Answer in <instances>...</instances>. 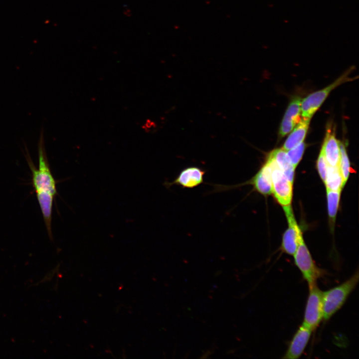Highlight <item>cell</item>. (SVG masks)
Listing matches in <instances>:
<instances>
[{
  "label": "cell",
  "instance_id": "6",
  "mask_svg": "<svg viewBox=\"0 0 359 359\" xmlns=\"http://www.w3.org/2000/svg\"><path fill=\"white\" fill-rule=\"evenodd\" d=\"M266 163L271 169L272 192L283 206L289 205L292 197V183L286 178L273 158L268 156Z\"/></svg>",
  "mask_w": 359,
  "mask_h": 359
},
{
  "label": "cell",
  "instance_id": "10",
  "mask_svg": "<svg viewBox=\"0 0 359 359\" xmlns=\"http://www.w3.org/2000/svg\"><path fill=\"white\" fill-rule=\"evenodd\" d=\"M322 150L329 166H340L341 153L339 141L336 138L335 131L332 126L327 129Z\"/></svg>",
  "mask_w": 359,
  "mask_h": 359
},
{
  "label": "cell",
  "instance_id": "1",
  "mask_svg": "<svg viewBox=\"0 0 359 359\" xmlns=\"http://www.w3.org/2000/svg\"><path fill=\"white\" fill-rule=\"evenodd\" d=\"M25 158L32 174V184L35 192L45 191L55 196L57 194L56 181L54 179L46 157L43 131L42 130L38 143V167L36 169L27 152L26 147Z\"/></svg>",
  "mask_w": 359,
  "mask_h": 359
},
{
  "label": "cell",
  "instance_id": "16",
  "mask_svg": "<svg viewBox=\"0 0 359 359\" xmlns=\"http://www.w3.org/2000/svg\"><path fill=\"white\" fill-rule=\"evenodd\" d=\"M340 192L327 189L328 214L333 221L335 220L339 207Z\"/></svg>",
  "mask_w": 359,
  "mask_h": 359
},
{
  "label": "cell",
  "instance_id": "19",
  "mask_svg": "<svg viewBox=\"0 0 359 359\" xmlns=\"http://www.w3.org/2000/svg\"><path fill=\"white\" fill-rule=\"evenodd\" d=\"M328 164L326 160L323 151L321 149L317 160V167L320 176L325 182L327 172Z\"/></svg>",
  "mask_w": 359,
  "mask_h": 359
},
{
  "label": "cell",
  "instance_id": "2",
  "mask_svg": "<svg viewBox=\"0 0 359 359\" xmlns=\"http://www.w3.org/2000/svg\"><path fill=\"white\" fill-rule=\"evenodd\" d=\"M359 271L342 284L323 292V319H330L345 303L359 282Z\"/></svg>",
  "mask_w": 359,
  "mask_h": 359
},
{
  "label": "cell",
  "instance_id": "18",
  "mask_svg": "<svg viewBox=\"0 0 359 359\" xmlns=\"http://www.w3.org/2000/svg\"><path fill=\"white\" fill-rule=\"evenodd\" d=\"M305 144L303 142L286 153L291 164L296 168L301 160L305 149Z\"/></svg>",
  "mask_w": 359,
  "mask_h": 359
},
{
  "label": "cell",
  "instance_id": "9",
  "mask_svg": "<svg viewBox=\"0 0 359 359\" xmlns=\"http://www.w3.org/2000/svg\"><path fill=\"white\" fill-rule=\"evenodd\" d=\"M312 332L310 328L302 323L293 336L283 358L299 359L306 348Z\"/></svg>",
  "mask_w": 359,
  "mask_h": 359
},
{
  "label": "cell",
  "instance_id": "11",
  "mask_svg": "<svg viewBox=\"0 0 359 359\" xmlns=\"http://www.w3.org/2000/svg\"><path fill=\"white\" fill-rule=\"evenodd\" d=\"M300 97H295L290 103L281 122L279 135L284 137L290 133L301 120Z\"/></svg>",
  "mask_w": 359,
  "mask_h": 359
},
{
  "label": "cell",
  "instance_id": "8",
  "mask_svg": "<svg viewBox=\"0 0 359 359\" xmlns=\"http://www.w3.org/2000/svg\"><path fill=\"white\" fill-rule=\"evenodd\" d=\"M205 173V170L199 167H188L182 169L172 181L165 182V185L167 188L176 185L183 188H193L204 182Z\"/></svg>",
  "mask_w": 359,
  "mask_h": 359
},
{
  "label": "cell",
  "instance_id": "7",
  "mask_svg": "<svg viewBox=\"0 0 359 359\" xmlns=\"http://www.w3.org/2000/svg\"><path fill=\"white\" fill-rule=\"evenodd\" d=\"M289 227L284 233L282 249L285 253L293 255L297 248L300 238L303 236L301 230L297 224L290 204L283 206Z\"/></svg>",
  "mask_w": 359,
  "mask_h": 359
},
{
  "label": "cell",
  "instance_id": "14",
  "mask_svg": "<svg viewBox=\"0 0 359 359\" xmlns=\"http://www.w3.org/2000/svg\"><path fill=\"white\" fill-rule=\"evenodd\" d=\"M274 159L286 178L293 184L295 168L291 164L286 151L282 149H276L269 155Z\"/></svg>",
  "mask_w": 359,
  "mask_h": 359
},
{
  "label": "cell",
  "instance_id": "5",
  "mask_svg": "<svg viewBox=\"0 0 359 359\" xmlns=\"http://www.w3.org/2000/svg\"><path fill=\"white\" fill-rule=\"evenodd\" d=\"M309 288L303 324L313 332L323 319V291L317 284Z\"/></svg>",
  "mask_w": 359,
  "mask_h": 359
},
{
  "label": "cell",
  "instance_id": "3",
  "mask_svg": "<svg viewBox=\"0 0 359 359\" xmlns=\"http://www.w3.org/2000/svg\"><path fill=\"white\" fill-rule=\"evenodd\" d=\"M293 255L295 264L307 282L309 287L317 284V281L324 275L325 271L316 264L303 236L300 238L297 248Z\"/></svg>",
  "mask_w": 359,
  "mask_h": 359
},
{
  "label": "cell",
  "instance_id": "4",
  "mask_svg": "<svg viewBox=\"0 0 359 359\" xmlns=\"http://www.w3.org/2000/svg\"><path fill=\"white\" fill-rule=\"evenodd\" d=\"M350 68L332 84L319 91L314 92L301 101V113L303 118H311L326 99L330 92L339 85L352 80L349 74Z\"/></svg>",
  "mask_w": 359,
  "mask_h": 359
},
{
  "label": "cell",
  "instance_id": "17",
  "mask_svg": "<svg viewBox=\"0 0 359 359\" xmlns=\"http://www.w3.org/2000/svg\"><path fill=\"white\" fill-rule=\"evenodd\" d=\"M339 145L341 153L340 169L343 179V184L344 186L350 175L351 170L350 163L344 144L339 141Z\"/></svg>",
  "mask_w": 359,
  "mask_h": 359
},
{
  "label": "cell",
  "instance_id": "13",
  "mask_svg": "<svg viewBox=\"0 0 359 359\" xmlns=\"http://www.w3.org/2000/svg\"><path fill=\"white\" fill-rule=\"evenodd\" d=\"M311 118H303L287 138L283 149L288 151L304 141L309 128Z\"/></svg>",
  "mask_w": 359,
  "mask_h": 359
},
{
  "label": "cell",
  "instance_id": "12",
  "mask_svg": "<svg viewBox=\"0 0 359 359\" xmlns=\"http://www.w3.org/2000/svg\"><path fill=\"white\" fill-rule=\"evenodd\" d=\"M48 236L52 239L51 220L52 206L55 196L45 191L35 192Z\"/></svg>",
  "mask_w": 359,
  "mask_h": 359
},
{
  "label": "cell",
  "instance_id": "15",
  "mask_svg": "<svg viewBox=\"0 0 359 359\" xmlns=\"http://www.w3.org/2000/svg\"><path fill=\"white\" fill-rule=\"evenodd\" d=\"M327 189L341 191L344 187L343 179L340 166L332 167L328 165L325 181Z\"/></svg>",
  "mask_w": 359,
  "mask_h": 359
}]
</instances>
